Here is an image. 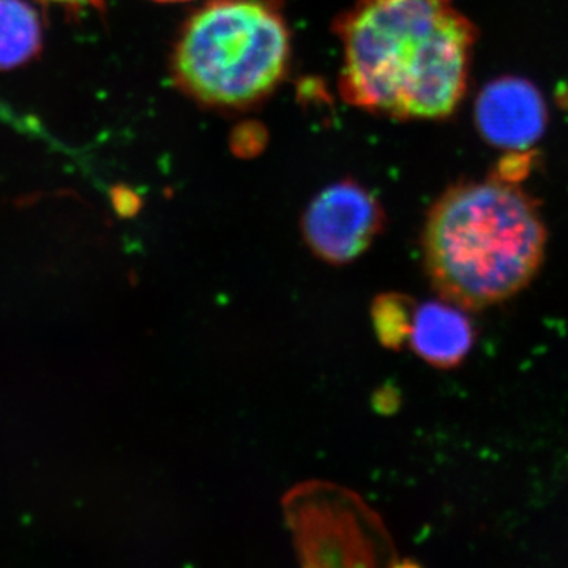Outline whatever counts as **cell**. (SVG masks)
<instances>
[{
	"instance_id": "52a82bcc",
	"label": "cell",
	"mask_w": 568,
	"mask_h": 568,
	"mask_svg": "<svg viewBox=\"0 0 568 568\" xmlns=\"http://www.w3.org/2000/svg\"><path fill=\"white\" fill-rule=\"evenodd\" d=\"M410 347L426 364L455 368L474 345V327L466 310L450 302H426L414 312Z\"/></svg>"
},
{
	"instance_id": "9c48e42d",
	"label": "cell",
	"mask_w": 568,
	"mask_h": 568,
	"mask_svg": "<svg viewBox=\"0 0 568 568\" xmlns=\"http://www.w3.org/2000/svg\"><path fill=\"white\" fill-rule=\"evenodd\" d=\"M417 305L403 294H383L373 304V324L381 345L388 349H399L409 342L414 312Z\"/></svg>"
},
{
	"instance_id": "30bf717a",
	"label": "cell",
	"mask_w": 568,
	"mask_h": 568,
	"mask_svg": "<svg viewBox=\"0 0 568 568\" xmlns=\"http://www.w3.org/2000/svg\"><path fill=\"white\" fill-rule=\"evenodd\" d=\"M40 2L52 3L69 11L102 10L104 0H40Z\"/></svg>"
},
{
	"instance_id": "8fae6325",
	"label": "cell",
	"mask_w": 568,
	"mask_h": 568,
	"mask_svg": "<svg viewBox=\"0 0 568 568\" xmlns=\"http://www.w3.org/2000/svg\"><path fill=\"white\" fill-rule=\"evenodd\" d=\"M155 2L175 3V2H186V0H155Z\"/></svg>"
},
{
	"instance_id": "6da1fadb",
	"label": "cell",
	"mask_w": 568,
	"mask_h": 568,
	"mask_svg": "<svg viewBox=\"0 0 568 568\" xmlns=\"http://www.w3.org/2000/svg\"><path fill=\"white\" fill-rule=\"evenodd\" d=\"M334 29L339 93L358 110L436 121L465 99L476 32L448 0H357Z\"/></svg>"
},
{
	"instance_id": "277c9868",
	"label": "cell",
	"mask_w": 568,
	"mask_h": 568,
	"mask_svg": "<svg viewBox=\"0 0 568 568\" xmlns=\"http://www.w3.org/2000/svg\"><path fill=\"white\" fill-rule=\"evenodd\" d=\"M283 506L305 567H376L396 556L383 519L349 489L308 481Z\"/></svg>"
},
{
	"instance_id": "5b68a950",
	"label": "cell",
	"mask_w": 568,
	"mask_h": 568,
	"mask_svg": "<svg viewBox=\"0 0 568 568\" xmlns=\"http://www.w3.org/2000/svg\"><path fill=\"white\" fill-rule=\"evenodd\" d=\"M386 227V212L375 194L354 179L331 183L313 197L302 216L305 244L320 260L353 263Z\"/></svg>"
},
{
	"instance_id": "ba28073f",
	"label": "cell",
	"mask_w": 568,
	"mask_h": 568,
	"mask_svg": "<svg viewBox=\"0 0 568 568\" xmlns=\"http://www.w3.org/2000/svg\"><path fill=\"white\" fill-rule=\"evenodd\" d=\"M43 47L39 11L26 0H0V70L33 61Z\"/></svg>"
},
{
	"instance_id": "3957f363",
	"label": "cell",
	"mask_w": 568,
	"mask_h": 568,
	"mask_svg": "<svg viewBox=\"0 0 568 568\" xmlns=\"http://www.w3.org/2000/svg\"><path fill=\"white\" fill-rule=\"evenodd\" d=\"M291 58L282 0H205L179 29L171 77L201 106L244 111L280 88Z\"/></svg>"
},
{
	"instance_id": "8992f818",
	"label": "cell",
	"mask_w": 568,
	"mask_h": 568,
	"mask_svg": "<svg viewBox=\"0 0 568 568\" xmlns=\"http://www.w3.org/2000/svg\"><path fill=\"white\" fill-rule=\"evenodd\" d=\"M478 123L496 144L525 145L541 132L544 104L525 82L499 81L478 100Z\"/></svg>"
},
{
	"instance_id": "7a4b0ae2",
	"label": "cell",
	"mask_w": 568,
	"mask_h": 568,
	"mask_svg": "<svg viewBox=\"0 0 568 568\" xmlns=\"http://www.w3.org/2000/svg\"><path fill=\"white\" fill-rule=\"evenodd\" d=\"M548 234L529 194L506 181L452 186L429 209L422 234L429 282L466 312L525 290L544 263Z\"/></svg>"
}]
</instances>
